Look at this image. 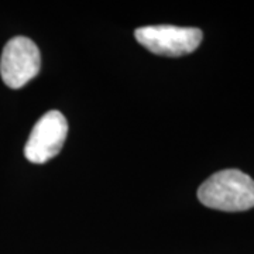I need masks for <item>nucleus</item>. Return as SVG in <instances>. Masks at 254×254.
I'll use <instances>...</instances> for the list:
<instances>
[{
  "label": "nucleus",
  "mask_w": 254,
  "mask_h": 254,
  "mask_svg": "<svg viewBox=\"0 0 254 254\" xmlns=\"http://www.w3.org/2000/svg\"><path fill=\"white\" fill-rule=\"evenodd\" d=\"M41 66L38 47L27 37H14L7 41L0 58V75L11 89H20L36 78Z\"/></svg>",
  "instance_id": "7ed1b4c3"
},
{
  "label": "nucleus",
  "mask_w": 254,
  "mask_h": 254,
  "mask_svg": "<svg viewBox=\"0 0 254 254\" xmlns=\"http://www.w3.org/2000/svg\"><path fill=\"white\" fill-rule=\"evenodd\" d=\"M136 40L150 53L163 57H182L193 53L202 43L199 28L177 26H145L134 31Z\"/></svg>",
  "instance_id": "f03ea898"
},
{
  "label": "nucleus",
  "mask_w": 254,
  "mask_h": 254,
  "mask_svg": "<svg viewBox=\"0 0 254 254\" xmlns=\"http://www.w3.org/2000/svg\"><path fill=\"white\" fill-rule=\"evenodd\" d=\"M198 199L215 210H249L254 208V180L240 170H222L200 185Z\"/></svg>",
  "instance_id": "f257e3e1"
},
{
  "label": "nucleus",
  "mask_w": 254,
  "mask_h": 254,
  "mask_svg": "<svg viewBox=\"0 0 254 254\" xmlns=\"http://www.w3.org/2000/svg\"><path fill=\"white\" fill-rule=\"evenodd\" d=\"M66 134L68 123L63 113L58 110L47 112L30 133L24 147L26 158L33 164L47 163L61 151Z\"/></svg>",
  "instance_id": "20e7f679"
}]
</instances>
